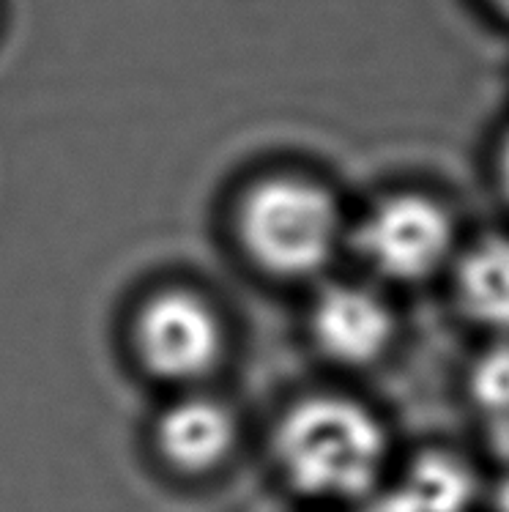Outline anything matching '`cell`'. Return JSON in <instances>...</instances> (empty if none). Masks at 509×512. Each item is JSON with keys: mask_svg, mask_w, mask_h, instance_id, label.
I'll use <instances>...</instances> for the list:
<instances>
[{"mask_svg": "<svg viewBox=\"0 0 509 512\" xmlns=\"http://www.w3.org/2000/svg\"><path fill=\"white\" fill-rule=\"evenodd\" d=\"M282 474L315 499H359L375 488L386 436L364 406L345 398H310L282 417L274 439Z\"/></svg>", "mask_w": 509, "mask_h": 512, "instance_id": "cell-1", "label": "cell"}, {"mask_svg": "<svg viewBox=\"0 0 509 512\" xmlns=\"http://www.w3.org/2000/svg\"><path fill=\"white\" fill-rule=\"evenodd\" d=\"M239 233L250 258L277 277H310L334 258L343 236L337 200L304 178H266L247 192Z\"/></svg>", "mask_w": 509, "mask_h": 512, "instance_id": "cell-2", "label": "cell"}, {"mask_svg": "<svg viewBox=\"0 0 509 512\" xmlns=\"http://www.w3.org/2000/svg\"><path fill=\"white\" fill-rule=\"evenodd\" d=\"M455 228L436 200L414 192L384 198L364 214L356 230L362 261L395 283H419L452 255Z\"/></svg>", "mask_w": 509, "mask_h": 512, "instance_id": "cell-3", "label": "cell"}, {"mask_svg": "<svg viewBox=\"0 0 509 512\" xmlns=\"http://www.w3.org/2000/svg\"><path fill=\"white\" fill-rule=\"evenodd\" d=\"M137 354L167 381H198L222 356V324L211 304L189 291L156 293L135 324Z\"/></svg>", "mask_w": 509, "mask_h": 512, "instance_id": "cell-4", "label": "cell"}, {"mask_svg": "<svg viewBox=\"0 0 509 512\" xmlns=\"http://www.w3.org/2000/svg\"><path fill=\"white\" fill-rule=\"evenodd\" d=\"M310 332L323 356H329L332 362L364 367L389 351L395 337V315L370 288L337 283L315 296Z\"/></svg>", "mask_w": 509, "mask_h": 512, "instance_id": "cell-5", "label": "cell"}, {"mask_svg": "<svg viewBox=\"0 0 509 512\" xmlns=\"http://www.w3.org/2000/svg\"><path fill=\"white\" fill-rule=\"evenodd\" d=\"M156 441L176 469L200 474L228 458L236 441V422L217 400H178L159 419Z\"/></svg>", "mask_w": 509, "mask_h": 512, "instance_id": "cell-6", "label": "cell"}, {"mask_svg": "<svg viewBox=\"0 0 509 512\" xmlns=\"http://www.w3.org/2000/svg\"><path fill=\"white\" fill-rule=\"evenodd\" d=\"M477 477L449 452H425L364 512H468Z\"/></svg>", "mask_w": 509, "mask_h": 512, "instance_id": "cell-7", "label": "cell"}, {"mask_svg": "<svg viewBox=\"0 0 509 512\" xmlns=\"http://www.w3.org/2000/svg\"><path fill=\"white\" fill-rule=\"evenodd\" d=\"M455 296L474 324L509 335V239L488 236L471 244L455 266Z\"/></svg>", "mask_w": 509, "mask_h": 512, "instance_id": "cell-8", "label": "cell"}, {"mask_svg": "<svg viewBox=\"0 0 509 512\" xmlns=\"http://www.w3.org/2000/svg\"><path fill=\"white\" fill-rule=\"evenodd\" d=\"M468 400L490 447L509 455V340L490 345L468 370Z\"/></svg>", "mask_w": 509, "mask_h": 512, "instance_id": "cell-9", "label": "cell"}, {"mask_svg": "<svg viewBox=\"0 0 509 512\" xmlns=\"http://www.w3.org/2000/svg\"><path fill=\"white\" fill-rule=\"evenodd\" d=\"M493 512H509V471L504 474V480L496 485V493H493Z\"/></svg>", "mask_w": 509, "mask_h": 512, "instance_id": "cell-10", "label": "cell"}, {"mask_svg": "<svg viewBox=\"0 0 509 512\" xmlns=\"http://www.w3.org/2000/svg\"><path fill=\"white\" fill-rule=\"evenodd\" d=\"M499 176H501V187H504V195L509 198V140L501 148L499 157Z\"/></svg>", "mask_w": 509, "mask_h": 512, "instance_id": "cell-11", "label": "cell"}, {"mask_svg": "<svg viewBox=\"0 0 509 512\" xmlns=\"http://www.w3.org/2000/svg\"><path fill=\"white\" fill-rule=\"evenodd\" d=\"M496 3H499L501 9H504V11H507V14H509V0H496Z\"/></svg>", "mask_w": 509, "mask_h": 512, "instance_id": "cell-12", "label": "cell"}]
</instances>
